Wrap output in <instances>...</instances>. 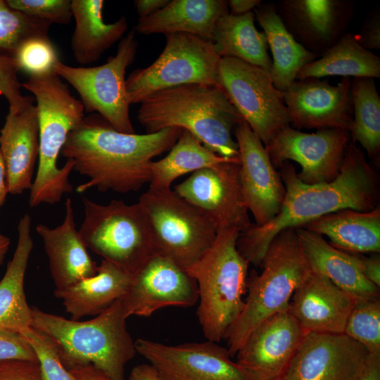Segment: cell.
<instances>
[{"label": "cell", "instance_id": "1", "mask_svg": "<svg viewBox=\"0 0 380 380\" xmlns=\"http://www.w3.org/2000/svg\"><path fill=\"white\" fill-rule=\"evenodd\" d=\"M279 172L286 194L279 213L266 224H251L240 232L237 248L255 266L273 239L282 230L302 227L323 215L343 209L369 211L379 205V178L367 162L363 152L349 142L338 175L327 183L303 182L289 161L283 163Z\"/></svg>", "mask_w": 380, "mask_h": 380}, {"label": "cell", "instance_id": "2", "mask_svg": "<svg viewBox=\"0 0 380 380\" xmlns=\"http://www.w3.org/2000/svg\"><path fill=\"white\" fill-rule=\"evenodd\" d=\"M182 129L168 127L139 134L116 130L99 114L84 116L68 134L61 154L74 162L73 170L89 178L77 187L126 194L150 182L153 158L170 150Z\"/></svg>", "mask_w": 380, "mask_h": 380}, {"label": "cell", "instance_id": "3", "mask_svg": "<svg viewBox=\"0 0 380 380\" xmlns=\"http://www.w3.org/2000/svg\"><path fill=\"white\" fill-rule=\"evenodd\" d=\"M32 308L31 327L51 340L62 365L77 380H125V365L137 352L120 299L87 321Z\"/></svg>", "mask_w": 380, "mask_h": 380}, {"label": "cell", "instance_id": "4", "mask_svg": "<svg viewBox=\"0 0 380 380\" xmlns=\"http://www.w3.org/2000/svg\"><path fill=\"white\" fill-rule=\"evenodd\" d=\"M137 118L147 133L181 128L216 154L239 157L232 134L243 120L220 85L189 84L158 91L141 103Z\"/></svg>", "mask_w": 380, "mask_h": 380}, {"label": "cell", "instance_id": "5", "mask_svg": "<svg viewBox=\"0 0 380 380\" xmlns=\"http://www.w3.org/2000/svg\"><path fill=\"white\" fill-rule=\"evenodd\" d=\"M22 87L34 95L39 122L38 167L29 205L31 208L42 203L53 205L73 189L68 180L73 160L67 159L59 168L57 160L69 133L84 118V108L55 71L30 75Z\"/></svg>", "mask_w": 380, "mask_h": 380}, {"label": "cell", "instance_id": "6", "mask_svg": "<svg viewBox=\"0 0 380 380\" xmlns=\"http://www.w3.org/2000/svg\"><path fill=\"white\" fill-rule=\"evenodd\" d=\"M260 266V274L252 271L248 277L244 307L224 337L232 357L260 323L289 308L293 293L312 272L296 228L273 239Z\"/></svg>", "mask_w": 380, "mask_h": 380}, {"label": "cell", "instance_id": "7", "mask_svg": "<svg viewBox=\"0 0 380 380\" xmlns=\"http://www.w3.org/2000/svg\"><path fill=\"white\" fill-rule=\"evenodd\" d=\"M240 232L219 229L207 251L184 269L197 284V316L203 334L215 343L224 338L244 307L249 262L237 248Z\"/></svg>", "mask_w": 380, "mask_h": 380}, {"label": "cell", "instance_id": "8", "mask_svg": "<svg viewBox=\"0 0 380 380\" xmlns=\"http://www.w3.org/2000/svg\"><path fill=\"white\" fill-rule=\"evenodd\" d=\"M137 203L148 222L155 254L182 268L196 262L214 242L216 224L170 188L149 187Z\"/></svg>", "mask_w": 380, "mask_h": 380}, {"label": "cell", "instance_id": "9", "mask_svg": "<svg viewBox=\"0 0 380 380\" xmlns=\"http://www.w3.org/2000/svg\"><path fill=\"white\" fill-rule=\"evenodd\" d=\"M84 218L78 229L87 249L132 275L155 254L147 219L138 203L107 205L82 198Z\"/></svg>", "mask_w": 380, "mask_h": 380}, {"label": "cell", "instance_id": "10", "mask_svg": "<svg viewBox=\"0 0 380 380\" xmlns=\"http://www.w3.org/2000/svg\"><path fill=\"white\" fill-rule=\"evenodd\" d=\"M165 46L158 58L144 68L133 70L126 79L131 104L149 96L189 84H218L221 57L211 41L186 33L165 35Z\"/></svg>", "mask_w": 380, "mask_h": 380}, {"label": "cell", "instance_id": "11", "mask_svg": "<svg viewBox=\"0 0 380 380\" xmlns=\"http://www.w3.org/2000/svg\"><path fill=\"white\" fill-rule=\"evenodd\" d=\"M135 32L132 30L123 37L116 54L103 65L73 67L59 60L53 68L77 91L84 111L97 112L116 130L128 134L134 133V129L129 117L125 72L137 51Z\"/></svg>", "mask_w": 380, "mask_h": 380}, {"label": "cell", "instance_id": "12", "mask_svg": "<svg viewBox=\"0 0 380 380\" xmlns=\"http://www.w3.org/2000/svg\"><path fill=\"white\" fill-rule=\"evenodd\" d=\"M218 84L265 146L290 126L282 92L260 68L236 58H221Z\"/></svg>", "mask_w": 380, "mask_h": 380}, {"label": "cell", "instance_id": "13", "mask_svg": "<svg viewBox=\"0 0 380 380\" xmlns=\"http://www.w3.org/2000/svg\"><path fill=\"white\" fill-rule=\"evenodd\" d=\"M135 346L161 380H251L227 348L211 341L172 346L140 338Z\"/></svg>", "mask_w": 380, "mask_h": 380}, {"label": "cell", "instance_id": "14", "mask_svg": "<svg viewBox=\"0 0 380 380\" xmlns=\"http://www.w3.org/2000/svg\"><path fill=\"white\" fill-rule=\"evenodd\" d=\"M239 158L191 173L175 186L181 198L205 214L219 229L235 228L241 232L251 223L244 203L239 177Z\"/></svg>", "mask_w": 380, "mask_h": 380}, {"label": "cell", "instance_id": "15", "mask_svg": "<svg viewBox=\"0 0 380 380\" xmlns=\"http://www.w3.org/2000/svg\"><path fill=\"white\" fill-rule=\"evenodd\" d=\"M350 138V132L342 129L306 133L289 126L265 146L274 167L293 160L301 167L298 178L315 184L330 182L338 175Z\"/></svg>", "mask_w": 380, "mask_h": 380}, {"label": "cell", "instance_id": "16", "mask_svg": "<svg viewBox=\"0 0 380 380\" xmlns=\"http://www.w3.org/2000/svg\"><path fill=\"white\" fill-rule=\"evenodd\" d=\"M127 318L149 317L166 307L188 308L198 301L196 281L171 260L154 254L133 274L120 298Z\"/></svg>", "mask_w": 380, "mask_h": 380}, {"label": "cell", "instance_id": "17", "mask_svg": "<svg viewBox=\"0 0 380 380\" xmlns=\"http://www.w3.org/2000/svg\"><path fill=\"white\" fill-rule=\"evenodd\" d=\"M369 355L345 334H305L281 380H357Z\"/></svg>", "mask_w": 380, "mask_h": 380}, {"label": "cell", "instance_id": "18", "mask_svg": "<svg viewBox=\"0 0 380 380\" xmlns=\"http://www.w3.org/2000/svg\"><path fill=\"white\" fill-rule=\"evenodd\" d=\"M304 335L288 308L249 334L236 354V362L251 380H281Z\"/></svg>", "mask_w": 380, "mask_h": 380}, {"label": "cell", "instance_id": "19", "mask_svg": "<svg viewBox=\"0 0 380 380\" xmlns=\"http://www.w3.org/2000/svg\"><path fill=\"white\" fill-rule=\"evenodd\" d=\"M240 161V184L244 203L261 226L279 211L286 189L265 145L243 120L234 129Z\"/></svg>", "mask_w": 380, "mask_h": 380}, {"label": "cell", "instance_id": "20", "mask_svg": "<svg viewBox=\"0 0 380 380\" xmlns=\"http://www.w3.org/2000/svg\"><path fill=\"white\" fill-rule=\"evenodd\" d=\"M350 77L336 85L317 78L296 80L282 92L291 123L298 129H338L350 132L353 118Z\"/></svg>", "mask_w": 380, "mask_h": 380}, {"label": "cell", "instance_id": "21", "mask_svg": "<svg viewBox=\"0 0 380 380\" xmlns=\"http://www.w3.org/2000/svg\"><path fill=\"white\" fill-rule=\"evenodd\" d=\"M354 11L348 0H282L277 10L296 40L318 56L346 33Z\"/></svg>", "mask_w": 380, "mask_h": 380}, {"label": "cell", "instance_id": "22", "mask_svg": "<svg viewBox=\"0 0 380 380\" xmlns=\"http://www.w3.org/2000/svg\"><path fill=\"white\" fill-rule=\"evenodd\" d=\"M356 300L312 270L293 293L289 309L305 334H343Z\"/></svg>", "mask_w": 380, "mask_h": 380}, {"label": "cell", "instance_id": "23", "mask_svg": "<svg viewBox=\"0 0 380 380\" xmlns=\"http://www.w3.org/2000/svg\"><path fill=\"white\" fill-rule=\"evenodd\" d=\"M39 148V122L34 103L17 112L8 110L0 129V152L6 165L9 194L18 195L31 189Z\"/></svg>", "mask_w": 380, "mask_h": 380}, {"label": "cell", "instance_id": "24", "mask_svg": "<svg viewBox=\"0 0 380 380\" xmlns=\"http://www.w3.org/2000/svg\"><path fill=\"white\" fill-rule=\"evenodd\" d=\"M65 206L64 219L60 225L51 228L39 224L36 227L49 258L55 290L66 289L83 279L94 276L98 267L76 229L70 198H67Z\"/></svg>", "mask_w": 380, "mask_h": 380}, {"label": "cell", "instance_id": "25", "mask_svg": "<svg viewBox=\"0 0 380 380\" xmlns=\"http://www.w3.org/2000/svg\"><path fill=\"white\" fill-rule=\"evenodd\" d=\"M296 231L312 269L324 276L356 301L379 298V288L362 273L354 253L338 249L323 236L297 227Z\"/></svg>", "mask_w": 380, "mask_h": 380}, {"label": "cell", "instance_id": "26", "mask_svg": "<svg viewBox=\"0 0 380 380\" xmlns=\"http://www.w3.org/2000/svg\"><path fill=\"white\" fill-rule=\"evenodd\" d=\"M133 275L118 265L102 259L94 276L75 284L55 290L54 296L62 301L73 320L86 316H97L122 298L128 291Z\"/></svg>", "mask_w": 380, "mask_h": 380}, {"label": "cell", "instance_id": "27", "mask_svg": "<svg viewBox=\"0 0 380 380\" xmlns=\"http://www.w3.org/2000/svg\"><path fill=\"white\" fill-rule=\"evenodd\" d=\"M229 13L224 0H172L139 18L134 30L142 34L186 33L212 42L218 19Z\"/></svg>", "mask_w": 380, "mask_h": 380}, {"label": "cell", "instance_id": "28", "mask_svg": "<svg viewBox=\"0 0 380 380\" xmlns=\"http://www.w3.org/2000/svg\"><path fill=\"white\" fill-rule=\"evenodd\" d=\"M18 243L0 280V329L21 333L31 327L32 308L27 302L24 281L33 248L31 217L25 213L18 224Z\"/></svg>", "mask_w": 380, "mask_h": 380}, {"label": "cell", "instance_id": "29", "mask_svg": "<svg viewBox=\"0 0 380 380\" xmlns=\"http://www.w3.org/2000/svg\"><path fill=\"white\" fill-rule=\"evenodd\" d=\"M103 0H71L75 29L70 46L75 60L80 65L97 61L127 30L125 16L112 23L103 19Z\"/></svg>", "mask_w": 380, "mask_h": 380}, {"label": "cell", "instance_id": "30", "mask_svg": "<svg viewBox=\"0 0 380 380\" xmlns=\"http://www.w3.org/2000/svg\"><path fill=\"white\" fill-rule=\"evenodd\" d=\"M253 13L272 54L270 78L274 87L284 92L296 80L300 70L319 56L296 40L285 27L274 4L262 2Z\"/></svg>", "mask_w": 380, "mask_h": 380}, {"label": "cell", "instance_id": "31", "mask_svg": "<svg viewBox=\"0 0 380 380\" xmlns=\"http://www.w3.org/2000/svg\"><path fill=\"white\" fill-rule=\"evenodd\" d=\"M302 227L327 236L331 245L343 251H380L379 205L369 211L341 210L323 215Z\"/></svg>", "mask_w": 380, "mask_h": 380}, {"label": "cell", "instance_id": "32", "mask_svg": "<svg viewBox=\"0 0 380 380\" xmlns=\"http://www.w3.org/2000/svg\"><path fill=\"white\" fill-rule=\"evenodd\" d=\"M253 11L235 15L229 12L217 21L212 42L221 58H236L260 68L270 76L272 59L263 32L257 30Z\"/></svg>", "mask_w": 380, "mask_h": 380}, {"label": "cell", "instance_id": "33", "mask_svg": "<svg viewBox=\"0 0 380 380\" xmlns=\"http://www.w3.org/2000/svg\"><path fill=\"white\" fill-rule=\"evenodd\" d=\"M380 77V58L363 48L355 34L346 32L319 58L304 66L296 80L324 77Z\"/></svg>", "mask_w": 380, "mask_h": 380}, {"label": "cell", "instance_id": "34", "mask_svg": "<svg viewBox=\"0 0 380 380\" xmlns=\"http://www.w3.org/2000/svg\"><path fill=\"white\" fill-rule=\"evenodd\" d=\"M231 158L220 156L205 146L191 132L183 130L163 158L150 165V186L167 189L179 177L225 162Z\"/></svg>", "mask_w": 380, "mask_h": 380}, {"label": "cell", "instance_id": "35", "mask_svg": "<svg viewBox=\"0 0 380 380\" xmlns=\"http://www.w3.org/2000/svg\"><path fill=\"white\" fill-rule=\"evenodd\" d=\"M350 94L353 110L351 141L359 143L370 158L376 159L380 151V96L374 80L352 78Z\"/></svg>", "mask_w": 380, "mask_h": 380}, {"label": "cell", "instance_id": "36", "mask_svg": "<svg viewBox=\"0 0 380 380\" xmlns=\"http://www.w3.org/2000/svg\"><path fill=\"white\" fill-rule=\"evenodd\" d=\"M51 24L12 8L0 0V55L13 57L19 46L36 37H49Z\"/></svg>", "mask_w": 380, "mask_h": 380}, {"label": "cell", "instance_id": "37", "mask_svg": "<svg viewBox=\"0 0 380 380\" xmlns=\"http://www.w3.org/2000/svg\"><path fill=\"white\" fill-rule=\"evenodd\" d=\"M343 334L362 344L369 354L380 355L379 298L356 301Z\"/></svg>", "mask_w": 380, "mask_h": 380}, {"label": "cell", "instance_id": "38", "mask_svg": "<svg viewBox=\"0 0 380 380\" xmlns=\"http://www.w3.org/2000/svg\"><path fill=\"white\" fill-rule=\"evenodd\" d=\"M18 67L30 75L54 71L59 61L56 50L49 37H36L23 42L14 53Z\"/></svg>", "mask_w": 380, "mask_h": 380}, {"label": "cell", "instance_id": "39", "mask_svg": "<svg viewBox=\"0 0 380 380\" xmlns=\"http://www.w3.org/2000/svg\"><path fill=\"white\" fill-rule=\"evenodd\" d=\"M20 334L33 348L44 380H77L62 365L54 344L47 336L32 327Z\"/></svg>", "mask_w": 380, "mask_h": 380}, {"label": "cell", "instance_id": "40", "mask_svg": "<svg viewBox=\"0 0 380 380\" xmlns=\"http://www.w3.org/2000/svg\"><path fill=\"white\" fill-rule=\"evenodd\" d=\"M13 9L51 25H65L72 18L71 0H6Z\"/></svg>", "mask_w": 380, "mask_h": 380}, {"label": "cell", "instance_id": "41", "mask_svg": "<svg viewBox=\"0 0 380 380\" xmlns=\"http://www.w3.org/2000/svg\"><path fill=\"white\" fill-rule=\"evenodd\" d=\"M19 71L13 57L0 55V95L7 100L8 110L13 112L19 111L34 102V97L22 94V83L18 77Z\"/></svg>", "mask_w": 380, "mask_h": 380}, {"label": "cell", "instance_id": "42", "mask_svg": "<svg viewBox=\"0 0 380 380\" xmlns=\"http://www.w3.org/2000/svg\"><path fill=\"white\" fill-rule=\"evenodd\" d=\"M11 359L38 361L33 348L20 333L0 329V360Z\"/></svg>", "mask_w": 380, "mask_h": 380}, {"label": "cell", "instance_id": "43", "mask_svg": "<svg viewBox=\"0 0 380 380\" xmlns=\"http://www.w3.org/2000/svg\"><path fill=\"white\" fill-rule=\"evenodd\" d=\"M0 380H44L38 361L0 360Z\"/></svg>", "mask_w": 380, "mask_h": 380}, {"label": "cell", "instance_id": "44", "mask_svg": "<svg viewBox=\"0 0 380 380\" xmlns=\"http://www.w3.org/2000/svg\"><path fill=\"white\" fill-rule=\"evenodd\" d=\"M357 42L365 49H380V12L376 9L367 18L360 31L355 34Z\"/></svg>", "mask_w": 380, "mask_h": 380}, {"label": "cell", "instance_id": "45", "mask_svg": "<svg viewBox=\"0 0 380 380\" xmlns=\"http://www.w3.org/2000/svg\"><path fill=\"white\" fill-rule=\"evenodd\" d=\"M357 265L364 276L372 284L380 286V258L375 255L371 258L356 255Z\"/></svg>", "mask_w": 380, "mask_h": 380}, {"label": "cell", "instance_id": "46", "mask_svg": "<svg viewBox=\"0 0 380 380\" xmlns=\"http://www.w3.org/2000/svg\"><path fill=\"white\" fill-rule=\"evenodd\" d=\"M357 380H380V355H368Z\"/></svg>", "mask_w": 380, "mask_h": 380}, {"label": "cell", "instance_id": "47", "mask_svg": "<svg viewBox=\"0 0 380 380\" xmlns=\"http://www.w3.org/2000/svg\"><path fill=\"white\" fill-rule=\"evenodd\" d=\"M169 0H137L134 5L139 18L148 16L163 8Z\"/></svg>", "mask_w": 380, "mask_h": 380}, {"label": "cell", "instance_id": "48", "mask_svg": "<svg viewBox=\"0 0 380 380\" xmlns=\"http://www.w3.org/2000/svg\"><path fill=\"white\" fill-rule=\"evenodd\" d=\"M262 2L261 0H229L227 4L230 14L240 15L253 11Z\"/></svg>", "mask_w": 380, "mask_h": 380}, {"label": "cell", "instance_id": "49", "mask_svg": "<svg viewBox=\"0 0 380 380\" xmlns=\"http://www.w3.org/2000/svg\"><path fill=\"white\" fill-rule=\"evenodd\" d=\"M128 380H161L155 369L148 363L136 365L131 371Z\"/></svg>", "mask_w": 380, "mask_h": 380}, {"label": "cell", "instance_id": "50", "mask_svg": "<svg viewBox=\"0 0 380 380\" xmlns=\"http://www.w3.org/2000/svg\"><path fill=\"white\" fill-rule=\"evenodd\" d=\"M8 194L6 169L0 152V208L4 204Z\"/></svg>", "mask_w": 380, "mask_h": 380}, {"label": "cell", "instance_id": "51", "mask_svg": "<svg viewBox=\"0 0 380 380\" xmlns=\"http://www.w3.org/2000/svg\"><path fill=\"white\" fill-rule=\"evenodd\" d=\"M10 244V239L0 232V265L4 261Z\"/></svg>", "mask_w": 380, "mask_h": 380}]
</instances>
